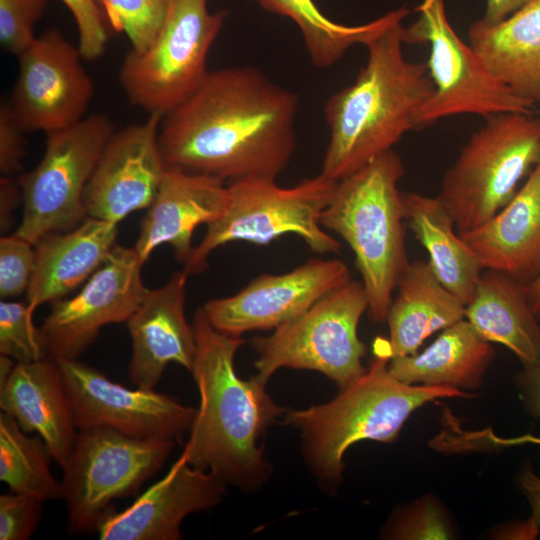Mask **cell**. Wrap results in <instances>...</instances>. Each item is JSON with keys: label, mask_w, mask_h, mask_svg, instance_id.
I'll use <instances>...</instances> for the list:
<instances>
[{"label": "cell", "mask_w": 540, "mask_h": 540, "mask_svg": "<svg viewBox=\"0 0 540 540\" xmlns=\"http://www.w3.org/2000/svg\"><path fill=\"white\" fill-rule=\"evenodd\" d=\"M170 439H140L106 427L78 429L62 468L61 498L71 534L98 532L113 502L138 491L174 449Z\"/></svg>", "instance_id": "10"}, {"label": "cell", "mask_w": 540, "mask_h": 540, "mask_svg": "<svg viewBox=\"0 0 540 540\" xmlns=\"http://www.w3.org/2000/svg\"><path fill=\"white\" fill-rule=\"evenodd\" d=\"M297 95L252 66L210 71L187 100L162 117L167 168L235 182L272 179L296 148Z\"/></svg>", "instance_id": "1"}, {"label": "cell", "mask_w": 540, "mask_h": 540, "mask_svg": "<svg viewBox=\"0 0 540 540\" xmlns=\"http://www.w3.org/2000/svg\"><path fill=\"white\" fill-rule=\"evenodd\" d=\"M27 303L1 300L0 354L16 363H28L47 357L40 328L33 323Z\"/></svg>", "instance_id": "32"}, {"label": "cell", "mask_w": 540, "mask_h": 540, "mask_svg": "<svg viewBox=\"0 0 540 540\" xmlns=\"http://www.w3.org/2000/svg\"><path fill=\"white\" fill-rule=\"evenodd\" d=\"M192 327L196 352L191 373L200 406L182 454L191 466L225 484L257 488L269 476L257 442L284 410L268 395L265 383L236 374L234 358L244 339L218 331L203 308L195 311Z\"/></svg>", "instance_id": "2"}, {"label": "cell", "mask_w": 540, "mask_h": 540, "mask_svg": "<svg viewBox=\"0 0 540 540\" xmlns=\"http://www.w3.org/2000/svg\"><path fill=\"white\" fill-rule=\"evenodd\" d=\"M491 343L464 318L442 330L421 353L392 357L390 372L409 385L474 390L494 359Z\"/></svg>", "instance_id": "27"}, {"label": "cell", "mask_w": 540, "mask_h": 540, "mask_svg": "<svg viewBox=\"0 0 540 540\" xmlns=\"http://www.w3.org/2000/svg\"><path fill=\"white\" fill-rule=\"evenodd\" d=\"M108 25L123 32L131 49H146L159 33L171 0H95Z\"/></svg>", "instance_id": "31"}, {"label": "cell", "mask_w": 540, "mask_h": 540, "mask_svg": "<svg viewBox=\"0 0 540 540\" xmlns=\"http://www.w3.org/2000/svg\"><path fill=\"white\" fill-rule=\"evenodd\" d=\"M528 0H487L482 20L488 24L502 21L519 9Z\"/></svg>", "instance_id": "41"}, {"label": "cell", "mask_w": 540, "mask_h": 540, "mask_svg": "<svg viewBox=\"0 0 540 540\" xmlns=\"http://www.w3.org/2000/svg\"><path fill=\"white\" fill-rule=\"evenodd\" d=\"M162 116L114 132L84 193L87 217L118 224L154 200L167 166L159 144Z\"/></svg>", "instance_id": "17"}, {"label": "cell", "mask_w": 540, "mask_h": 540, "mask_svg": "<svg viewBox=\"0 0 540 540\" xmlns=\"http://www.w3.org/2000/svg\"><path fill=\"white\" fill-rule=\"evenodd\" d=\"M368 308L363 283L351 280L269 336L253 338L255 377L266 384L281 368L308 369L326 375L340 389L348 387L367 370L358 325Z\"/></svg>", "instance_id": "9"}, {"label": "cell", "mask_w": 540, "mask_h": 540, "mask_svg": "<svg viewBox=\"0 0 540 540\" xmlns=\"http://www.w3.org/2000/svg\"><path fill=\"white\" fill-rule=\"evenodd\" d=\"M419 17L404 28L408 44H428L427 68L432 96L416 114V128L460 114L488 117L506 112L531 113L534 104L516 95L497 79L448 21L443 0H423Z\"/></svg>", "instance_id": "12"}, {"label": "cell", "mask_w": 540, "mask_h": 540, "mask_svg": "<svg viewBox=\"0 0 540 540\" xmlns=\"http://www.w3.org/2000/svg\"><path fill=\"white\" fill-rule=\"evenodd\" d=\"M118 224L87 217L69 231L35 245V269L26 292L31 312L66 297L100 267L116 245Z\"/></svg>", "instance_id": "23"}, {"label": "cell", "mask_w": 540, "mask_h": 540, "mask_svg": "<svg viewBox=\"0 0 540 540\" xmlns=\"http://www.w3.org/2000/svg\"><path fill=\"white\" fill-rule=\"evenodd\" d=\"M142 265L134 247L116 244L75 295L52 302L39 327L47 357L75 360L101 328L127 322L147 289L142 282Z\"/></svg>", "instance_id": "14"}, {"label": "cell", "mask_w": 540, "mask_h": 540, "mask_svg": "<svg viewBox=\"0 0 540 540\" xmlns=\"http://www.w3.org/2000/svg\"><path fill=\"white\" fill-rule=\"evenodd\" d=\"M351 280L342 260L314 258L284 274L259 275L236 294L207 301L202 308L218 331L241 336L294 320Z\"/></svg>", "instance_id": "16"}, {"label": "cell", "mask_w": 540, "mask_h": 540, "mask_svg": "<svg viewBox=\"0 0 540 540\" xmlns=\"http://www.w3.org/2000/svg\"><path fill=\"white\" fill-rule=\"evenodd\" d=\"M390 359L385 341L366 372L333 400L286 414V423L302 432L310 468L325 483L341 480L344 453L354 443L392 442L422 405L442 398L470 397L453 387L406 384L390 372Z\"/></svg>", "instance_id": "4"}, {"label": "cell", "mask_w": 540, "mask_h": 540, "mask_svg": "<svg viewBox=\"0 0 540 540\" xmlns=\"http://www.w3.org/2000/svg\"><path fill=\"white\" fill-rule=\"evenodd\" d=\"M35 262V245L29 241L15 234L0 239L1 300L27 292Z\"/></svg>", "instance_id": "35"}, {"label": "cell", "mask_w": 540, "mask_h": 540, "mask_svg": "<svg viewBox=\"0 0 540 540\" xmlns=\"http://www.w3.org/2000/svg\"><path fill=\"white\" fill-rule=\"evenodd\" d=\"M512 439H513L512 443L514 445L523 444V443H534V444H539L540 445V438L533 437L531 435L521 436V437L512 438Z\"/></svg>", "instance_id": "44"}, {"label": "cell", "mask_w": 540, "mask_h": 540, "mask_svg": "<svg viewBox=\"0 0 540 540\" xmlns=\"http://www.w3.org/2000/svg\"><path fill=\"white\" fill-rule=\"evenodd\" d=\"M337 183L321 172L291 187H281L272 179L228 183L223 213L207 224L183 269L189 275L204 271L210 253L227 243L266 245L284 234L299 236L315 253H338L341 244L320 224Z\"/></svg>", "instance_id": "7"}, {"label": "cell", "mask_w": 540, "mask_h": 540, "mask_svg": "<svg viewBox=\"0 0 540 540\" xmlns=\"http://www.w3.org/2000/svg\"><path fill=\"white\" fill-rule=\"evenodd\" d=\"M229 12L208 0H171L166 19L144 50H130L119 81L131 104L162 117L187 100L209 74L207 57Z\"/></svg>", "instance_id": "8"}, {"label": "cell", "mask_w": 540, "mask_h": 540, "mask_svg": "<svg viewBox=\"0 0 540 540\" xmlns=\"http://www.w3.org/2000/svg\"><path fill=\"white\" fill-rule=\"evenodd\" d=\"M539 162L540 117L520 112L486 117L442 179L438 197L457 232L473 230L498 213Z\"/></svg>", "instance_id": "6"}, {"label": "cell", "mask_w": 540, "mask_h": 540, "mask_svg": "<svg viewBox=\"0 0 540 540\" xmlns=\"http://www.w3.org/2000/svg\"><path fill=\"white\" fill-rule=\"evenodd\" d=\"M483 270L521 284L540 273V162L510 202L481 226L458 233Z\"/></svg>", "instance_id": "21"}, {"label": "cell", "mask_w": 540, "mask_h": 540, "mask_svg": "<svg viewBox=\"0 0 540 540\" xmlns=\"http://www.w3.org/2000/svg\"><path fill=\"white\" fill-rule=\"evenodd\" d=\"M72 14L79 35L78 49L84 60L94 61L105 51L108 23L95 0H60Z\"/></svg>", "instance_id": "37"}, {"label": "cell", "mask_w": 540, "mask_h": 540, "mask_svg": "<svg viewBox=\"0 0 540 540\" xmlns=\"http://www.w3.org/2000/svg\"><path fill=\"white\" fill-rule=\"evenodd\" d=\"M404 174L399 155L389 150L338 181L321 214L323 228L337 233L354 253L375 322L386 321L393 292L409 264L405 240Z\"/></svg>", "instance_id": "5"}, {"label": "cell", "mask_w": 540, "mask_h": 540, "mask_svg": "<svg viewBox=\"0 0 540 540\" xmlns=\"http://www.w3.org/2000/svg\"><path fill=\"white\" fill-rule=\"evenodd\" d=\"M113 133L110 117L96 113L46 134L40 162L18 179L23 216L15 235L36 245L87 218L84 193Z\"/></svg>", "instance_id": "11"}, {"label": "cell", "mask_w": 540, "mask_h": 540, "mask_svg": "<svg viewBox=\"0 0 540 540\" xmlns=\"http://www.w3.org/2000/svg\"><path fill=\"white\" fill-rule=\"evenodd\" d=\"M225 486L212 473L191 466L181 453L162 479L105 519L99 539L179 540L183 520L219 504Z\"/></svg>", "instance_id": "18"}, {"label": "cell", "mask_w": 540, "mask_h": 540, "mask_svg": "<svg viewBox=\"0 0 540 540\" xmlns=\"http://www.w3.org/2000/svg\"><path fill=\"white\" fill-rule=\"evenodd\" d=\"M44 501L36 497L6 493L0 495V540H27L41 521Z\"/></svg>", "instance_id": "36"}, {"label": "cell", "mask_w": 540, "mask_h": 540, "mask_svg": "<svg viewBox=\"0 0 540 540\" xmlns=\"http://www.w3.org/2000/svg\"><path fill=\"white\" fill-rule=\"evenodd\" d=\"M397 21L365 46L368 57L353 83L325 104L329 142L321 173L335 181L392 150L416 128V114L432 96L427 65L403 53L404 27Z\"/></svg>", "instance_id": "3"}, {"label": "cell", "mask_w": 540, "mask_h": 540, "mask_svg": "<svg viewBox=\"0 0 540 540\" xmlns=\"http://www.w3.org/2000/svg\"><path fill=\"white\" fill-rule=\"evenodd\" d=\"M396 289L386 318L391 358L417 353L429 336L465 318L466 305L437 279L428 261L409 262Z\"/></svg>", "instance_id": "25"}, {"label": "cell", "mask_w": 540, "mask_h": 540, "mask_svg": "<svg viewBox=\"0 0 540 540\" xmlns=\"http://www.w3.org/2000/svg\"><path fill=\"white\" fill-rule=\"evenodd\" d=\"M20 187L15 185L11 177L1 176L0 186V200H1V228L6 227L8 222V215L14 208L16 200L21 191Z\"/></svg>", "instance_id": "42"}, {"label": "cell", "mask_w": 540, "mask_h": 540, "mask_svg": "<svg viewBox=\"0 0 540 540\" xmlns=\"http://www.w3.org/2000/svg\"><path fill=\"white\" fill-rule=\"evenodd\" d=\"M269 13L291 20L298 28L311 62L319 68L335 64L354 45H366L409 11L399 8L359 25L332 20L315 0H250Z\"/></svg>", "instance_id": "29"}, {"label": "cell", "mask_w": 540, "mask_h": 540, "mask_svg": "<svg viewBox=\"0 0 540 540\" xmlns=\"http://www.w3.org/2000/svg\"><path fill=\"white\" fill-rule=\"evenodd\" d=\"M523 291L532 310L540 317V273L532 281L523 284Z\"/></svg>", "instance_id": "43"}, {"label": "cell", "mask_w": 540, "mask_h": 540, "mask_svg": "<svg viewBox=\"0 0 540 540\" xmlns=\"http://www.w3.org/2000/svg\"><path fill=\"white\" fill-rule=\"evenodd\" d=\"M468 40L497 79L519 97L540 103V0H528L497 23L474 22Z\"/></svg>", "instance_id": "24"}, {"label": "cell", "mask_w": 540, "mask_h": 540, "mask_svg": "<svg viewBox=\"0 0 540 540\" xmlns=\"http://www.w3.org/2000/svg\"><path fill=\"white\" fill-rule=\"evenodd\" d=\"M17 58L18 74L7 102L25 133L48 134L86 117L94 84L78 47L60 30H45Z\"/></svg>", "instance_id": "13"}, {"label": "cell", "mask_w": 540, "mask_h": 540, "mask_svg": "<svg viewBox=\"0 0 540 540\" xmlns=\"http://www.w3.org/2000/svg\"><path fill=\"white\" fill-rule=\"evenodd\" d=\"M51 453L37 436H28L9 414H0V480L11 492L44 502L61 498L62 488L51 472Z\"/></svg>", "instance_id": "30"}, {"label": "cell", "mask_w": 540, "mask_h": 540, "mask_svg": "<svg viewBox=\"0 0 540 540\" xmlns=\"http://www.w3.org/2000/svg\"><path fill=\"white\" fill-rule=\"evenodd\" d=\"M24 131L16 121L7 101L0 105V171L12 177L21 169L24 156Z\"/></svg>", "instance_id": "38"}, {"label": "cell", "mask_w": 540, "mask_h": 540, "mask_svg": "<svg viewBox=\"0 0 540 540\" xmlns=\"http://www.w3.org/2000/svg\"><path fill=\"white\" fill-rule=\"evenodd\" d=\"M539 319H540V317H539Z\"/></svg>", "instance_id": "46"}, {"label": "cell", "mask_w": 540, "mask_h": 540, "mask_svg": "<svg viewBox=\"0 0 540 540\" xmlns=\"http://www.w3.org/2000/svg\"><path fill=\"white\" fill-rule=\"evenodd\" d=\"M228 199L227 184L215 177L167 168L157 194L141 220L135 250L144 264L162 244L173 249L184 265L194 248L192 236L201 224L223 213Z\"/></svg>", "instance_id": "20"}, {"label": "cell", "mask_w": 540, "mask_h": 540, "mask_svg": "<svg viewBox=\"0 0 540 540\" xmlns=\"http://www.w3.org/2000/svg\"><path fill=\"white\" fill-rule=\"evenodd\" d=\"M77 429L106 427L140 439H179L197 410L154 389H130L75 360L56 361Z\"/></svg>", "instance_id": "15"}, {"label": "cell", "mask_w": 540, "mask_h": 540, "mask_svg": "<svg viewBox=\"0 0 540 540\" xmlns=\"http://www.w3.org/2000/svg\"><path fill=\"white\" fill-rule=\"evenodd\" d=\"M539 116H540V111H539Z\"/></svg>", "instance_id": "45"}, {"label": "cell", "mask_w": 540, "mask_h": 540, "mask_svg": "<svg viewBox=\"0 0 540 540\" xmlns=\"http://www.w3.org/2000/svg\"><path fill=\"white\" fill-rule=\"evenodd\" d=\"M188 277L182 269L163 286L146 289L126 322L132 341L129 379L138 388L155 389L170 363L193 368L196 342L184 311Z\"/></svg>", "instance_id": "19"}, {"label": "cell", "mask_w": 540, "mask_h": 540, "mask_svg": "<svg viewBox=\"0 0 540 540\" xmlns=\"http://www.w3.org/2000/svg\"><path fill=\"white\" fill-rule=\"evenodd\" d=\"M465 319L485 340L508 348L523 366L540 363V319L515 279L483 270Z\"/></svg>", "instance_id": "26"}, {"label": "cell", "mask_w": 540, "mask_h": 540, "mask_svg": "<svg viewBox=\"0 0 540 540\" xmlns=\"http://www.w3.org/2000/svg\"><path fill=\"white\" fill-rule=\"evenodd\" d=\"M514 383L526 413L540 418V363L523 366Z\"/></svg>", "instance_id": "39"}, {"label": "cell", "mask_w": 540, "mask_h": 540, "mask_svg": "<svg viewBox=\"0 0 540 540\" xmlns=\"http://www.w3.org/2000/svg\"><path fill=\"white\" fill-rule=\"evenodd\" d=\"M388 535L400 540L451 539L450 520L432 496L416 500L401 511L392 522Z\"/></svg>", "instance_id": "33"}, {"label": "cell", "mask_w": 540, "mask_h": 540, "mask_svg": "<svg viewBox=\"0 0 540 540\" xmlns=\"http://www.w3.org/2000/svg\"><path fill=\"white\" fill-rule=\"evenodd\" d=\"M0 408L26 433L35 432L63 468L74 446L76 427L56 361L16 363L0 385Z\"/></svg>", "instance_id": "22"}, {"label": "cell", "mask_w": 540, "mask_h": 540, "mask_svg": "<svg viewBox=\"0 0 540 540\" xmlns=\"http://www.w3.org/2000/svg\"><path fill=\"white\" fill-rule=\"evenodd\" d=\"M405 221L428 253L437 279L466 306L483 268L459 236L454 220L439 197L404 193Z\"/></svg>", "instance_id": "28"}, {"label": "cell", "mask_w": 540, "mask_h": 540, "mask_svg": "<svg viewBox=\"0 0 540 540\" xmlns=\"http://www.w3.org/2000/svg\"><path fill=\"white\" fill-rule=\"evenodd\" d=\"M518 483L521 491L526 496L530 508V523L537 530L540 528V477L535 474L530 466L526 467L519 475Z\"/></svg>", "instance_id": "40"}, {"label": "cell", "mask_w": 540, "mask_h": 540, "mask_svg": "<svg viewBox=\"0 0 540 540\" xmlns=\"http://www.w3.org/2000/svg\"><path fill=\"white\" fill-rule=\"evenodd\" d=\"M47 4L48 0H0V43L5 52L18 56L33 43Z\"/></svg>", "instance_id": "34"}]
</instances>
